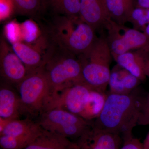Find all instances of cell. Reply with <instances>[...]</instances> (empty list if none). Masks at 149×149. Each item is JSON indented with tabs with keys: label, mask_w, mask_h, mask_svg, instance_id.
I'll list each match as a JSON object with an SVG mask.
<instances>
[{
	"label": "cell",
	"mask_w": 149,
	"mask_h": 149,
	"mask_svg": "<svg viewBox=\"0 0 149 149\" xmlns=\"http://www.w3.org/2000/svg\"><path fill=\"white\" fill-rule=\"evenodd\" d=\"M128 22L134 29L143 32L149 24V9L135 8L130 15Z\"/></svg>",
	"instance_id": "cb8c5ba5"
},
{
	"label": "cell",
	"mask_w": 149,
	"mask_h": 149,
	"mask_svg": "<svg viewBox=\"0 0 149 149\" xmlns=\"http://www.w3.org/2000/svg\"><path fill=\"white\" fill-rule=\"evenodd\" d=\"M111 19L119 24L128 22L135 8L134 0H106Z\"/></svg>",
	"instance_id": "ac0fdd59"
},
{
	"label": "cell",
	"mask_w": 149,
	"mask_h": 149,
	"mask_svg": "<svg viewBox=\"0 0 149 149\" xmlns=\"http://www.w3.org/2000/svg\"><path fill=\"white\" fill-rule=\"evenodd\" d=\"M91 88L84 83L72 84L59 93L56 108L80 116L88 101Z\"/></svg>",
	"instance_id": "8fae6325"
},
{
	"label": "cell",
	"mask_w": 149,
	"mask_h": 149,
	"mask_svg": "<svg viewBox=\"0 0 149 149\" xmlns=\"http://www.w3.org/2000/svg\"><path fill=\"white\" fill-rule=\"evenodd\" d=\"M145 73L146 76L149 77V58L147 61L145 68Z\"/></svg>",
	"instance_id": "f546056e"
},
{
	"label": "cell",
	"mask_w": 149,
	"mask_h": 149,
	"mask_svg": "<svg viewBox=\"0 0 149 149\" xmlns=\"http://www.w3.org/2000/svg\"><path fill=\"white\" fill-rule=\"evenodd\" d=\"M76 143L80 149H120L123 141L118 134L92 125Z\"/></svg>",
	"instance_id": "30bf717a"
},
{
	"label": "cell",
	"mask_w": 149,
	"mask_h": 149,
	"mask_svg": "<svg viewBox=\"0 0 149 149\" xmlns=\"http://www.w3.org/2000/svg\"><path fill=\"white\" fill-rule=\"evenodd\" d=\"M146 104L147 111H148V113L149 116V95L146 99Z\"/></svg>",
	"instance_id": "1f68e13d"
},
{
	"label": "cell",
	"mask_w": 149,
	"mask_h": 149,
	"mask_svg": "<svg viewBox=\"0 0 149 149\" xmlns=\"http://www.w3.org/2000/svg\"><path fill=\"white\" fill-rule=\"evenodd\" d=\"M44 2H45V7H46V2H47V0H44Z\"/></svg>",
	"instance_id": "d6a6232c"
},
{
	"label": "cell",
	"mask_w": 149,
	"mask_h": 149,
	"mask_svg": "<svg viewBox=\"0 0 149 149\" xmlns=\"http://www.w3.org/2000/svg\"><path fill=\"white\" fill-rule=\"evenodd\" d=\"M128 95L107 94L99 117L93 120L96 127L118 134L123 141L132 136L137 125L149 123L146 99L136 93Z\"/></svg>",
	"instance_id": "6da1fadb"
},
{
	"label": "cell",
	"mask_w": 149,
	"mask_h": 149,
	"mask_svg": "<svg viewBox=\"0 0 149 149\" xmlns=\"http://www.w3.org/2000/svg\"><path fill=\"white\" fill-rule=\"evenodd\" d=\"M79 16L95 31L104 27L111 19L106 0H81Z\"/></svg>",
	"instance_id": "7c38bea8"
},
{
	"label": "cell",
	"mask_w": 149,
	"mask_h": 149,
	"mask_svg": "<svg viewBox=\"0 0 149 149\" xmlns=\"http://www.w3.org/2000/svg\"><path fill=\"white\" fill-rule=\"evenodd\" d=\"M15 13L13 0H0V19L6 20Z\"/></svg>",
	"instance_id": "484cf974"
},
{
	"label": "cell",
	"mask_w": 149,
	"mask_h": 149,
	"mask_svg": "<svg viewBox=\"0 0 149 149\" xmlns=\"http://www.w3.org/2000/svg\"><path fill=\"white\" fill-rule=\"evenodd\" d=\"M4 37L0 42V72L7 83L16 86L28 74L26 67Z\"/></svg>",
	"instance_id": "9c48e42d"
},
{
	"label": "cell",
	"mask_w": 149,
	"mask_h": 149,
	"mask_svg": "<svg viewBox=\"0 0 149 149\" xmlns=\"http://www.w3.org/2000/svg\"><path fill=\"white\" fill-rule=\"evenodd\" d=\"M81 0H47L46 8L49 6L56 15L79 16Z\"/></svg>",
	"instance_id": "ffe728a7"
},
{
	"label": "cell",
	"mask_w": 149,
	"mask_h": 149,
	"mask_svg": "<svg viewBox=\"0 0 149 149\" xmlns=\"http://www.w3.org/2000/svg\"><path fill=\"white\" fill-rule=\"evenodd\" d=\"M39 135L27 136H1L0 147L1 149H24Z\"/></svg>",
	"instance_id": "7402d4cb"
},
{
	"label": "cell",
	"mask_w": 149,
	"mask_h": 149,
	"mask_svg": "<svg viewBox=\"0 0 149 149\" xmlns=\"http://www.w3.org/2000/svg\"><path fill=\"white\" fill-rule=\"evenodd\" d=\"M104 28L107 32L106 38L113 57L130 51L149 49V39L143 32L125 27L110 19Z\"/></svg>",
	"instance_id": "52a82bcc"
},
{
	"label": "cell",
	"mask_w": 149,
	"mask_h": 149,
	"mask_svg": "<svg viewBox=\"0 0 149 149\" xmlns=\"http://www.w3.org/2000/svg\"><path fill=\"white\" fill-rule=\"evenodd\" d=\"M135 8L149 9V0H134Z\"/></svg>",
	"instance_id": "83f0119b"
},
{
	"label": "cell",
	"mask_w": 149,
	"mask_h": 149,
	"mask_svg": "<svg viewBox=\"0 0 149 149\" xmlns=\"http://www.w3.org/2000/svg\"><path fill=\"white\" fill-rule=\"evenodd\" d=\"M22 42L33 45L39 40L42 33L35 22L28 19L20 24Z\"/></svg>",
	"instance_id": "603a6c76"
},
{
	"label": "cell",
	"mask_w": 149,
	"mask_h": 149,
	"mask_svg": "<svg viewBox=\"0 0 149 149\" xmlns=\"http://www.w3.org/2000/svg\"><path fill=\"white\" fill-rule=\"evenodd\" d=\"M143 145L144 149H149V132L144 141Z\"/></svg>",
	"instance_id": "f1b7e54d"
},
{
	"label": "cell",
	"mask_w": 149,
	"mask_h": 149,
	"mask_svg": "<svg viewBox=\"0 0 149 149\" xmlns=\"http://www.w3.org/2000/svg\"><path fill=\"white\" fill-rule=\"evenodd\" d=\"M24 149H80L76 142L44 129Z\"/></svg>",
	"instance_id": "2e32d148"
},
{
	"label": "cell",
	"mask_w": 149,
	"mask_h": 149,
	"mask_svg": "<svg viewBox=\"0 0 149 149\" xmlns=\"http://www.w3.org/2000/svg\"><path fill=\"white\" fill-rule=\"evenodd\" d=\"M44 129L37 121L26 117L24 119L12 120L0 133V136H38Z\"/></svg>",
	"instance_id": "e0dca14e"
},
{
	"label": "cell",
	"mask_w": 149,
	"mask_h": 149,
	"mask_svg": "<svg viewBox=\"0 0 149 149\" xmlns=\"http://www.w3.org/2000/svg\"><path fill=\"white\" fill-rule=\"evenodd\" d=\"M52 43L47 35L43 33L33 45L18 42L11 45L26 67L28 74L45 66L52 46Z\"/></svg>",
	"instance_id": "ba28073f"
},
{
	"label": "cell",
	"mask_w": 149,
	"mask_h": 149,
	"mask_svg": "<svg viewBox=\"0 0 149 149\" xmlns=\"http://www.w3.org/2000/svg\"><path fill=\"white\" fill-rule=\"evenodd\" d=\"M37 122L41 127L76 141L90 127L91 121L62 109L54 108L42 114Z\"/></svg>",
	"instance_id": "8992f818"
},
{
	"label": "cell",
	"mask_w": 149,
	"mask_h": 149,
	"mask_svg": "<svg viewBox=\"0 0 149 149\" xmlns=\"http://www.w3.org/2000/svg\"><path fill=\"white\" fill-rule=\"evenodd\" d=\"M117 64L127 70L141 81L146 78L145 68L149 58V49H139L128 52L113 58Z\"/></svg>",
	"instance_id": "4fadbf2b"
},
{
	"label": "cell",
	"mask_w": 149,
	"mask_h": 149,
	"mask_svg": "<svg viewBox=\"0 0 149 149\" xmlns=\"http://www.w3.org/2000/svg\"><path fill=\"white\" fill-rule=\"evenodd\" d=\"M44 68L51 85L56 93H59L72 84L84 83L82 66L77 56L55 44Z\"/></svg>",
	"instance_id": "5b68a950"
},
{
	"label": "cell",
	"mask_w": 149,
	"mask_h": 149,
	"mask_svg": "<svg viewBox=\"0 0 149 149\" xmlns=\"http://www.w3.org/2000/svg\"><path fill=\"white\" fill-rule=\"evenodd\" d=\"M16 88L26 117L39 118L56 107L59 93L51 85L44 67L28 73Z\"/></svg>",
	"instance_id": "7a4b0ae2"
},
{
	"label": "cell",
	"mask_w": 149,
	"mask_h": 149,
	"mask_svg": "<svg viewBox=\"0 0 149 149\" xmlns=\"http://www.w3.org/2000/svg\"><path fill=\"white\" fill-rule=\"evenodd\" d=\"M141 82L127 70L117 64L111 72L108 84L109 93L128 95L136 90Z\"/></svg>",
	"instance_id": "5bb4252c"
},
{
	"label": "cell",
	"mask_w": 149,
	"mask_h": 149,
	"mask_svg": "<svg viewBox=\"0 0 149 149\" xmlns=\"http://www.w3.org/2000/svg\"><path fill=\"white\" fill-rule=\"evenodd\" d=\"M10 84L1 85L0 88V118L11 120L19 119L23 115L20 98Z\"/></svg>",
	"instance_id": "9a60e30c"
},
{
	"label": "cell",
	"mask_w": 149,
	"mask_h": 149,
	"mask_svg": "<svg viewBox=\"0 0 149 149\" xmlns=\"http://www.w3.org/2000/svg\"><path fill=\"white\" fill-rule=\"evenodd\" d=\"M143 32L149 39V24L147 25L146 29H145L144 32Z\"/></svg>",
	"instance_id": "4dcf8cb0"
},
{
	"label": "cell",
	"mask_w": 149,
	"mask_h": 149,
	"mask_svg": "<svg viewBox=\"0 0 149 149\" xmlns=\"http://www.w3.org/2000/svg\"><path fill=\"white\" fill-rule=\"evenodd\" d=\"M77 57L84 83L92 89L106 93L113 58L106 37H97L91 47Z\"/></svg>",
	"instance_id": "277c9868"
},
{
	"label": "cell",
	"mask_w": 149,
	"mask_h": 149,
	"mask_svg": "<svg viewBox=\"0 0 149 149\" xmlns=\"http://www.w3.org/2000/svg\"><path fill=\"white\" fill-rule=\"evenodd\" d=\"M5 36L11 45L16 42H22L20 24L15 21H11L4 27Z\"/></svg>",
	"instance_id": "d4e9b609"
},
{
	"label": "cell",
	"mask_w": 149,
	"mask_h": 149,
	"mask_svg": "<svg viewBox=\"0 0 149 149\" xmlns=\"http://www.w3.org/2000/svg\"><path fill=\"white\" fill-rule=\"evenodd\" d=\"M107 96L104 92L91 89L88 101L80 116L89 121L95 120L101 113Z\"/></svg>",
	"instance_id": "d6986e66"
},
{
	"label": "cell",
	"mask_w": 149,
	"mask_h": 149,
	"mask_svg": "<svg viewBox=\"0 0 149 149\" xmlns=\"http://www.w3.org/2000/svg\"><path fill=\"white\" fill-rule=\"evenodd\" d=\"M120 149H145L143 144L133 136L123 141Z\"/></svg>",
	"instance_id": "4316f807"
},
{
	"label": "cell",
	"mask_w": 149,
	"mask_h": 149,
	"mask_svg": "<svg viewBox=\"0 0 149 149\" xmlns=\"http://www.w3.org/2000/svg\"><path fill=\"white\" fill-rule=\"evenodd\" d=\"M47 32L56 45L77 56L88 50L97 37L80 16L56 15Z\"/></svg>",
	"instance_id": "3957f363"
},
{
	"label": "cell",
	"mask_w": 149,
	"mask_h": 149,
	"mask_svg": "<svg viewBox=\"0 0 149 149\" xmlns=\"http://www.w3.org/2000/svg\"><path fill=\"white\" fill-rule=\"evenodd\" d=\"M15 13L35 17L45 8L44 0H13Z\"/></svg>",
	"instance_id": "44dd1931"
}]
</instances>
